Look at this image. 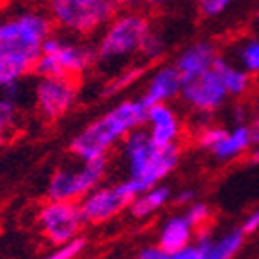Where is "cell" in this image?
<instances>
[{
    "label": "cell",
    "instance_id": "5b68a950",
    "mask_svg": "<svg viewBox=\"0 0 259 259\" xmlns=\"http://www.w3.org/2000/svg\"><path fill=\"white\" fill-rule=\"evenodd\" d=\"M97 63L93 45L83 43L80 37L69 33H50L43 43L41 54L33 63L32 72L37 76L56 78H80Z\"/></svg>",
    "mask_w": 259,
    "mask_h": 259
},
{
    "label": "cell",
    "instance_id": "9c48e42d",
    "mask_svg": "<svg viewBox=\"0 0 259 259\" xmlns=\"http://www.w3.org/2000/svg\"><path fill=\"white\" fill-rule=\"evenodd\" d=\"M35 222L45 241L52 246L78 237L85 226L78 202L70 200H47L39 207Z\"/></svg>",
    "mask_w": 259,
    "mask_h": 259
},
{
    "label": "cell",
    "instance_id": "7402d4cb",
    "mask_svg": "<svg viewBox=\"0 0 259 259\" xmlns=\"http://www.w3.org/2000/svg\"><path fill=\"white\" fill-rule=\"evenodd\" d=\"M19 122V102L15 98L0 93V143L17 128Z\"/></svg>",
    "mask_w": 259,
    "mask_h": 259
},
{
    "label": "cell",
    "instance_id": "836d02e7",
    "mask_svg": "<svg viewBox=\"0 0 259 259\" xmlns=\"http://www.w3.org/2000/svg\"><path fill=\"white\" fill-rule=\"evenodd\" d=\"M250 161L254 163V165H259V145H254L250 148Z\"/></svg>",
    "mask_w": 259,
    "mask_h": 259
},
{
    "label": "cell",
    "instance_id": "44dd1931",
    "mask_svg": "<svg viewBox=\"0 0 259 259\" xmlns=\"http://www.w3.org/2000/svg\"><path fill=\"white\" fill-rule=\"evenodd\" d=\"M145 72H146V65H132V67H126V69L119 70V72L106 83V87H104V97L119 95L120 91H124L130 85L137 83V81L145 76Z\"/></svg>",
    "mask_w": 259,
    "mask_h": 259
},
{
    "label": "cell",
    "instance_id": "ffe728a7",
    "mask_svg": "<svg viewBox=\"0 0 259 259\" xmlns=\"http://www.w3.org/2000/svg\"><path fill=\"white\" fill-rule=\"evenodd\" d=\"M226 58L254 78L259 76V35L244 33L237 37L230 47V54Z\"/></svg>",
    "mask_w": 259,
    "mask_h": 259
},
{
    "label": "cell",
    "instance_id": "30bf717a",
    "mask_svg": "<svg viewBox=\"0 0 259 259\" xmlns=\"http://www.w3.org/2000/svg\"><path fill=\"white\" fill-rule=\"evenodd\" d=\"M78 100V83L72 78L37 76L33 85V104L47 122L63 119Z\"/></svg>",
    "mask_w": 259,
    "mask_h": 259
},
{
    "label": "cell",
    "instance_id": "f1b7e54d",
    "mask_svg": "<svg viewBox=\"0 0 259 259\" xmlns=\"http://www.w3.org/2000/svg\"><path fill=\"white\" fill-rule=\"evenodd\" d=\"M135 257L137 259H165L167 254H165L157 244H148V246H145V248H141Z\"/></svg>",
    "mask_w": 259,
    "mask_h": 259
},
{
    "label": "cell",
    "instance_id": "52a82bcc",
    "mask_svg": "<svg viewBox=\"0 0 259 259\" xmlns=\"http://www.w3.org/2000/svg\"><path fill=\"white\" fill-rule=\"evenodd\" d=\"M109 157L97 159H76L74 163H65L50 174L47 184L49 200H70L78 202L91 189L100 185L108 174Z\"/></svg>",
    "mask_w": 259,
    "mask_h": 259
},
{
    "label": "cell",
    "instance_id": "4dcf8cb0",
    "mask_svg": "<svg viewBox=\"0 0 259 259\" xmlns=\"http://www.w3.org/2000/svg\"><path fill=\"white\" fill-rule=\"evenodd\" d=\"M165 259H200V255H198V250L191 244V246H187V248H184V250H180V252L168 254Z\"/></svg>",
    "mask_w": 259,
    "mask_h": 259
},
{
    "label": "cell",
    "instance_id": "ba28073f",
    "mask_svg": "<svg viewBox=\"0 0 259 259\" xmlns=\"http://www.w3.org/2000/svg\"><path fill=\"white\" fill-rule=\"evenodd\" d=\"M135 196L134 187L128 182H117V184H100L91 189L85 196L78 200L83 222L89 226H102L106 222L124 213L130 207V202Z\"/></svg>",
    "mask_w": 259,
    "mask_h": 259
},
{
    "label": "cell",
    "instance_id": "cb8c5ba5",
    "mask_svg": "<svg viewBox=\"0 0 259 259\" xmlns=\"http://www.w3.org/2000/svg\"><path fill=\"white\" fill-rule=\"evenodd\" d=\"M185 219L191 222V226L198 232L202 228L211 226L213 222V207L204 200H193L189 205H185Z\"/></svg>",
    "mask_w": 259,
    "mask_h": 259
},
{
    "label": "cell",
    "instance_id": "8d00e7d4",
    "mask_svg": "<svg viewBox=\"0 0 259 259\" xmlns=\"http://www.w3.org/2000/svg\"><path fill=\"white\" fill-rule=\"evenodd\" d=\"M132 259H137V257H132Z\"/></svg>",
    "mask_w": 259,
    "mask_h": 259
},
{
    "label": "cell",
    "instance_id": "277c9868",
    "mask_svg": "<svg viewBox=\"0 0 259 259\" xmlns=\"http://www.w3.org/2000/svg\"><path fill=\"white\" fill-rule=\"evenodd\" d=\"M152 30L148 17L141 11H122L102 28L95 45L97 63L104 67H117L134 56H139L141 45Z\"/></svg>",
    "mask_w": 259,
    "mask_h": 259
},
{
    "label": "cell",
    "instance_id": "d6a6232c",
    "mask_svg": "<svg viewBox=\"0 0 259 259\" xmlns=\"http://www.w3.org/2000/svg\"><path fill=\"white\" fill-rule=\"evenodd\" d=\"M137 2H143L146 8H163L168 4V0H137Z\"/></svg>",
    "mask_w": 259,
    "mask_h": 259
},
{
    "label": "cell",
    "instance_id": "e575fe53",
    "mask_svg": "<svg viewBox=\"0 0 259 259\" xmlns=\"http://www.w3.org/2000/svg\"><path fill=\"white\" fill-rule=\"evenodd\" d=\"M117 8H120V6H130V4H135L137 0H111Z\"/></svg>",
    "mask_w": 259,
    "mask_h": 259
},
{
    "label": "cell",
    "instance_id": "d590c367",
    "mask_svg": "<svg viewBox=\"0 0 259 259\" xmlns=\"http://www.w3.org/2000/svg\"><path fill=\"white\" fill-rule=\"evenodd\" d=\"M254 19H255V26L259 28V10L255 11V17H254Z\"/></svg>",
    "mask_w": 259,
    "mask_h": 259
},
{
    "label": "cell",
    "instance_id": "8992f818",
    "mask_svg": "<svg viewBox=\"0 0 259 259\" xmlns=\"http://www.w3.org/2000/svg\"><path fill=\"white\" fill-rule=\"evenodd\" d=\"M111 0H49V17L56 28L74 37L100 32L115 15Z\"/></svg>",
    "mask_w": 259,
    "mask_h": 259
},
{
    "label": "cell",
    "instance_id": "7a4b0ae2",
    "mask_svg": "<svg viewBox=\"0 0 259 259\" xmlns=\"http://www.w3.org/2000/svg\"><path fill=\"white\" fill-rule=\"evenodd\" d=\"M120 154L126 167V182L135 193L163 184L180 165L182 148L157 146L146 134L145 126L130 132L120 143Z\"/></svg>",
    "mask_w": 259,
    "mask_h": 259
},
{
    "label": "cell",
    "instance_id": "3957f363",
    "mask_svg": "<svg viewBox=\"0 0 259 259\" xmlns=\"http://www.w3.org/2000/svg\"><path fill=\"white\" fill-rule=\"evenodd\" d=\"M52 28L54 24L49 13L37 10H22L0 17V58L33 69Z\"/></svg>",
    "mask_w": 259,
    "mask_h": 259
},
{
    "label": "cell",
    "instance_id": "4fadbf2b",
    "mask_svg": "<svg viewBox=\"0 0 259 259\" xmlns=\"http://www.w3.org/2000/svg\"><path fill=\"white\" fill-rule=\"evenodd\" d=\"M145 130L157 146H176L184 135V120L174 106L156 104L148 106Z\"/></svg>",
    "mask_w": 259,
    "mask_h": 259
},
{
    "label": "cell",
    "instance_id": "603a6c76",
    "mask_svg": "<svg viewBox=\"0 0 259 259\" xmlns=\"http://www.w3.org/2000/svg\"><path fill=\"white\" fill-rule=\"evenodd\" d=\"M30 72H32V69L26 67V65L13 60L0 58V91L15 85V83H21Z\"/></svg>",
    "mask_w": 259,
    "mask_h": 259
},
{
    "label": "cell",
    "instance_id": "83f0119b",
    "mask_svg": "<svg viewBox=\"0 0 259 259\" xmlns=\"http://www.w3.org/2000/svg\"><path fill=\"white\" fill-rule=\"evenodd\" d=\"M196 2H198L200 15L205 19H215V17H221L235 0H196Z\"/></svg>",
    "mask_w": 259,
    "mask_h": 259
},
{
    "label": "cell",
    "instance_id": "f546056e",
    "mask_svg": "<svg viewBox=\"0 0 259 259\" xmlns=\"http://www.w3.org/2000/svg\"><path fill=\"white\" fill-rule=\"evenodd\" d=\"M172 198L178 205H189L193 200H196V194L193 189H182L178 193H172Z\"/></svg>",
    "mask_w": 259,
    "mask_h": 259
},
{
    "label": "cell",
    "instance_id": "ac0fdd59",
    "mask_svg": "<svg viewBox=\"0 0 259 259\" xmlns=\"http://www.w3.org/2000/svg\"><path fill=\"white\" fill-rule=\"evenodd\" d=\"M213 69L217 70V74L221 76L222 85H224L230 98L244 100V98H248L252 95L255 87V78L252 74H248L246 70L241 69L239 65L228 60L226 56H219Z\"/></svg>",
    "mask_w": 259,
    "mask_h": 259
},
{
    "label": "cell",
    "instance_id": "2e32d148",
    "mask_svg": "<svg viewBox=\"0 0 259 259\" xmlns=\"http://www.w3.org/2000/svg\"><path fill=\"white\" fill-rule=\"evenodd\" d=\"M194 235H196V230L191 226V222L185 219L184 213H178L161 222V226L157 230L156 244L168 255L191 246L194 243Z\"/></svg>",
    "mask_w": 259,
    "mask_h": 259
},
{
    "label": "cell",
    "instance_id": "d6986e66",
    "mask_svg": "<svg viewBox=\"0 0 259 259\" xmlns=\"http://www.w3.org/2000/svg\"><path fill=\"white\" fill-rule=\"evenodd\" d=\"M170 200H172V189L165 184H159L150 189L135 193V196L130 202L128 211L137 221H146L152 215H156L157 211H161Z\"/></svg>",
    "mask_w": 259,
    "mask_h": 259
},
{
    "label": "cell",
    "instance_id": "e0dca14e",
    "mask_svg": "<svg viewBox=\"0 0 259 259\" xmlns=\"http://www.w3.org/2000/svg\"><path fill=\"white\" fill-rule=\"evenodd\" d=\"M252 146H254V139H252L250 126L233 124L232 128H228L224 137L207 154H211V157L219 163H230L248 154Z\"/></svg>",
    "mask_w": 259,
    "mask_h": 259
},
{
    "label": "cell",
    "instance_id": "7c38bea8",
    "mask_svg": "<svg viewBox=\"0 0 259 259\" xmlns=\"http://www.w3.org/2000/svg\"><path fill=\"white\" fill-rule=\"evenodd\" d=\"M246 243L243 228H228L215 233L213 226L202 228L194 235L193 246L198 250L200 259H235Z\"/></svg>",
    "mask_w": 259,
    "mask_h": 259
},
{
    "label": "cell",
    "instance_id": "9a60e30c",
    "mask_svg": "<svg viewBox=\"0 0 259 259\" xmlns=\"http://www.w3.org/2000/svg\"><path fill=\"white\" fill-rule=\"evenodd\" d=\"M219 49L211 41H196L185 47L174 61V67L178 69L182 80H189L193 76H198L205 70L213 69L217 58H219Z\"/></svg>",
    "mask_w": 259,
    "mask_h": 259
},
{
    "label": "cell",
    "instance_id": "4316f807",
    "mask_svg": "<svg viewBox=\"0 0 259 259\" xmlns=\"http://www.w3.org/2000/svg\"><path fill=\"white\" fill-rule=\"evenodd\" d=\"M85 246H87L85 237L78 235V237L70 239L67 243L54 246V250H50L49 254L41 259H76L83 250H85Z\"/></svg>",
    "mask_w": 259,
    "mask_h": 259
},
{
    "label": "cell",
    "instance_id": "8fae6325",
    "mask_svg": "<svg viewBox=\"0 0 259 259\" xmlns=\"http://www.w3.org/2000/svg\"><path fill=\"white\" fill-rule=\"evenodd\" d=\"M178 98H182V102L193 113L213 115L224 108L230 97L222 85L221 76L217 74L215 69H209L189 80H184Z\"/></svg>",
    "mask_w": 259,
    "mask_h": 259
},
{
    "label": "cell",
    "instance_id": "5bb4252c",
    "mask_svg": "<svg viewBox=\"0 0 259 259\" xmlns=\"http://www.w3.org/2000/svg\"><path fill=\"white\" fill-rule=\"evenodd\" d=\"M182 76L174 65H159L145 83V91L141 100L146 106L156 104H170L174 98L180 97L182 91Z\"/></svg>",
    "mask_w": 259,
    "mask_h": 259
},
{
    "label": "cell",
    "instance_id": "6da1fadb",
    "mask_svg": "<svg viewBox=\"0 0 259 259\" xmlns=\"http://www.w3.org/2000/svg\"><path fill=\"white\" fill-rule=\"evenodd\" d=\"M146 106L141 98H124L78 132L70 139L69 150L76 159L109 157V152L122 143L130 132L143 128L146 122Z\"/></svg>",
    "mask_w": 259,
    "mask_h": 259
},
{
    "label": "cell",
    "instance_id": "1f68e13d",
    "mask_svg": "<svg viewBox=\"0 0 259 259\" xmlns=\"http://www.w3.org/2000/svg\"><path fill=\"white\" fill-rule=\"evenodd\" d=\"M250 126V132H252V139H254V145H259V104L255 111L252 113V119L248 122Z\"/></svg>",
    "mask_w": 259,
    "mask_h": 259
},
{
    "label": "cell",
    "instance_id": "d4e9b609",
    "mask_svg": "<svg viewBox=\"0 0 259 259\" xmlns=\"http://www.w3.org/2000/svg\"><path fill=\"white\" fill-rule=\"evenodd\" d=\"M165 50H167L165 39L159 33L154 32V30H150L148 35L145 37V41H143V45H141L139 56L145 60V63H152V61H157L159 58H163Z\"/></svg>",
    "mask_w": 259,
    "mask_h": 259
},
{
    "label": "cell",
    "instance_id": "484cf974",
    "mask_svg": "<svg viewBox=\"0 0 259 259\" xmlns=\"http://www.w3.org/2000/svg\"><path fill=\"white\" fill-rule=\"evenodd\" d=\"M228 132L226 126H221L217 124L215 120L209 122L207 126H204L202 130H198L196 134H194V141H196V146L202 148V150L209 152L213 146L219 143V141L224 137V134Z\"/></svg>",
    "mask_w": 259,
    "mask_h": 259
}]
</instances>
